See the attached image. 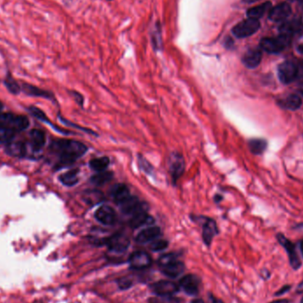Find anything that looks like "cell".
<instances>
[{"label": "cell", "mask_w": 303, "mask_h": 303, "mask_svg": "<svg viewBox=\"0 0 303 303\" xmlns=\"http://www.w3.org/2000/svg\"><path fill=\"white\" fill-rule=\"evenodd\" d=\"M51 148L60 161V165H70L86 154L87 147L81 142L69 139H60L51 144Z\"/></svg>", "instance_id": "obj_1"}, {"label": "cell", "mask_w": 303, "mask_h": 303, "mask_svg": "<svg viewBox=\"0 0 303 303\" xmlns=\"http://www.w3.org/2000/svg\"><path fill=\"white\" fill-rule=\"evenodd\" d=\"M276 238H277L278 243L280 244V246L285 249L286 252L291 268L294 270H298L301 269L303 266V262L300 259L295 244L292 242L290 239H287L283 233H278Z\"/></svg>", "instance_id": "obj_2"}, {"label": "cell", "mask_w": 303, "mask_h": 303, "mask_svg": "<svg viewBox=\"0 0 303 303\" xmlns=\"http://www.w3.org/2000/svg\"><path fill=\"white\" fill-rule=\"evenodd\" d=\"M260 27L259 20L248 18L247 20H244L242 22H239L237 25H235L232 28L231 32L238 39H245L257 33Z\"/></svg>", "instance_id": "obj_3"}, {"label": "cell", "mask_w": 303, "mask_h": 303, "mask_svg": "<svg viewBox=\"0 0 303 303\" xmlns=\"http://www.w3.org/2000/svg\"><path fill=\"white\" fill-rule=\"evenodd\" d=\"M291 39L283 36L278 38H264L260 40V48L269 53H278L290 43Z\"/></svg>", "instance_id": "obj_4"}, {"label": "cell", "mask_w": 303, "mask_h": 303, "mask_svg": "<svg viewBox=\"0 0 303 303\" xmlns=\"http://www.w3.org/2000/svg\"><path fill=\"white\" fill-rule=\"evenodd\" d=\"M278 76L282 84L289 85L299 77L298 67L291 61H285L278 66Z\"/></svg>", "instance_id": "obj_5"}, {"label": "cell", "mask_w": 303, "mask_h": 303, "mask_svg": "<svg viewBox=\"0 0 303 303\" xmlns=\"http://www.w3.org/2000/svg\"><path fill=\"white\" fill-rule=\"evenodd\" d=\"M170 172L173 183L175 184L176 181L183 175L185 169L184 159L179 153H172L170 157Z\"/></svg>", "instance_id": "obj_6"}, {"label": "cell", "mask_w": 303, "mask_h": 303, "mask_svg": "<svg viewBox=\"0 0 303 303\" xmlns=\"http://www.w3.org/2000/svg\"><path fill=\"white\" fill-rule=\"evenodd\" d=\"M105 244L108 249L114 253H124L128 249L130 239L127 236L122 233H116L106 239Z\"/></svg>", "instance_id": "obj_7"}, {"label": "cell", "mask_w": 303, "mask_h": 303, "mask_svg": "<svg viewBox=\"0 0 303 303\" xmlns=\"http://www.w3.org/2000/svg\"><path fill=\"white\" fill-rule=\"evenodd\" d=\"M129 263L131 269H144L148 268L152 264V259L147 253L144 251H137L130 255Z\"/></svg>", "instance_id": "obj_8"}, {"label": "cell", "mask_w": 303, "mask_h": 303, "mask_svg": "<svg viewBox=\"0 0 303 303\" xmlns=\"http://www.w3.org/2000/svg\"><path fill=\"white\" fill-rule=\"evenodd\" d=\"M151 288L154 294L159 296H170L175 295V293H177L179 290V287L176 284L167 280L155 282L152 285Z\"/></svg>", "instance_id": "obj_9"}, {"label": "cell", "mask_w": 303, "mask_h": 303, "mask_svg": "<svg viewBox=\"0 0 303 303\" xmlns=\"http://www.w3.org/2000/svg\"><path fill=\"white\" fill-rule=\"evenodd\" d=\"M121 210L125 215L132 216L140 210H148V204L145 202H141L136 197L130 196L128 200L121 204Z\"/></svg>", "instance_id": "obj_10"}, {"label": "cell", "mask_w": 303, "mask_h": 303, "mask_svg": "<svg viewBox=\"0 0 303 303\" xmlns=\"http://www.w3.org/2000/svg\"><path fill=\"white\" fill-rule=\"evenodd\" d=\"M201 286V279L195 275H187L180 280L179 286L189 295H196Z\"/></svg>", "instance_id": "obj_11"}, {"label": "cell", "mask_w": 303, "mask_h": 303, "mask_svg": "<svg viewBox=\"0 0 303 303\" xmlns=\"http://www.w3.org/2000/svg\"><path fill=\"white\" fill-rule=\"evenodd\" d=\"M262 52L260 48H251L245 52L242 57V63L248 69H256L261 61Z\"/></svg>", "instance_id": "obj_12"}, {"label": "cell", "mask_w": 303, "mask_h": 303, "mask_svg": "<svg viewBox=\"0 0 303 303\" xmlns=\"http://www.w3.org/2000/svg\"><path fill=\"white\" fill-rule=\"evenodd\" d=\"M95 218L104 225H113L116 222V212L108 206H102L95 212Z\"/></svg>", "instance_id": "obj_13"}, {"label": "cell", "mask_w": 303, "mask_h": 303, "mask_svg": "<svg viewBox=\"0 0 303 303\" xmlns=\"http://www.w3.org/2000/svg\"><path fill=\"white\" fill-rule=\"evenodd\" d=\"M292 8L288 3H281L270 10L269 21L273 22H284L290 16Z\"/></svg>", "instance_id": "obj_14"}, {"label": "cell", "mask_w": 303, "mask_h": 303, "mask_svg": "<svg viewBox=\"0 0 303 303\" xmlns=\"http://www.w3.org/2000/svg\"><path fill=\"white\" fill-rule=\"evenodd\" d=\"M218 233L216 222L213 219L205 218V221L202 223V238L207 246H210L214 237Z\"/></svg>", "instance_id": "obj_15"}, {"label": "cell", "mask_w": 303, "mask_h": 303, "mask_svg": "<svg viewBox=\"0 0 303 303\" xmlns=\"http://www.w3.org/2000/svg\"><path fill=\"white\" fill-rule=\"evenodd\" d=\"M148 210H140L137 213L134 214L131 216V218L130 220V226L133 229H137L141 226H144L146 224H152L154 223V218L151 217L147 214Z\"/></svg>", "instance_id": "obj_16"}, {"label": "cell", "mask_w": 303, "mask_h": 303, "mask_svg": "<svg viewBox=\"0 0 303 303\" xmlns=\"http://www.w3.org/2000/svg\"><path fill=\"white\" fill-rule=\"evenodd\" d=\"M162 235V231L159 227L151 226L146 228L145 230L141 231L136 237V241L137 243L145 244L154 241L158 239Z\"/></svg>", "instance_id": "obj_17"}, {"label": "cell", "mask_w": 303, "mask_h": 303, "mask_svg": "<svg viewBox=\"0 0 303 303\" xmlns=\"http://www.w3.org/2000/svg\"><path fill=\"white\" fill-rule=\"evenodd\" d=\"M162 268V271L169 278H177L181 274L183 273L185 269V266L182 261L176 260H172L168 264L164 265Z\"/></svg>", "instance_id": "obj_18"}, {"label": "cell", "mask_w": 303, "mask_h": 303, "mask_svg": "<svg viewBox=\"0 0 303 303\" xmlns=\"http://www.w3.org/2000/svg\"><path fill=\"white\" fill-rule=\"evenodd\" d=\"M110 193H111L113 200L119 205L123 204L124 201H127L130 197V189L126 184H116L114 187L112 188Z\"/></svg>", "instance_id": "obj_19"}, {"label": "cell", "mask_w": 303, "mask_h": 303, "mask_svg": "<svg viewBox=\"0 0 303 303\" xmlns=\"http://www.w3.org/2000/svg\"><path fill=\"white\" fill-rule=\"evenodd\" d=\"M300 29H301V22L298 20H292L283 23L279 28V32L280 36L291 39L294 35L299 32Z\"/></svg>", "instance_id": "obj_20"}, {"label": "cell", "mask_w": 303, "mask_h": 303, "mask_svg": "<svg viewBox=\"0 0 303 303\" xmlns=\"http://www.w3.org/2000/svg\"><path fill=\"white\" fill-rule=\"evenodd\" d=\"M30 144L34 151L42 149L45 145V134L40 130H32L30 131Z\"/></svg>", "instance_id": "obj_21"}, {"label": "cell", "mask_w": 303, "mask_h": 303, "mask_svg": "<svg viewBox=\"0 0 303 303\" xmlns=\"http://www.w3.org/2000/svg\"><path fill=\"white\" fill-rule=\"evenodd\" d=\"M280 105H281L282 107H284L286 109L295 111V110H297V109H299L300 107H302L303 100L298 95L291 94L280 101Z\"/></svg>", "instance_id": "obj_22"}, {"label": "cell", "mask_w": 303, "mask_h": 303, "mask_svg": "<svg viewBox=\"0 0 303 303\" xmlns=\"http://www.w3.org/2000/svg\"><path fill=\"white\" fill-rule=\"evenodd\" d=\"M152 44L155 51H159L163 48V37H162V27L160 22H156L151 31Z\"/></svg>", "instance_id": "obj_23"}, {"label": "cell", "mask_w": 303, "mask_h": 303, "mask_svg": "<svg viewBox=\"0 0 303 303\" xmlns=\"http://www.w3.org/2000/svg\"><path fill=\"white\" fill-rule=\"evenodd\" d=\"M270 6H271V4L269 2H265L263 4H259L257 6L248 9L247 15H248V18L259 20L260 17H262L264 15L265 13H267L269 11Z\"/></svg>", "instance_id": "obj_24"}, {"label": "cell", "mask_w": 303, "mask_h": 303, "mask_svg": "<svg viewBox=\"0 0 303 303\" xmlns=\"http://www.w3.org/2000/svg\"><path fill=\"white\" fill-rule=\"evenodd\" d=\"M78 173H79V170H77V169L71 170V171H68L64 174L60 175L59 179L66 186H74L79 181Z\"/></svg>", "instance_id": "obj_25"}, {"label": "cell", "mask_w": 303, "mask_h": 303, "mask_svg": "<svg viewBox=\"0 0 303 303\" xmlns=\"http://www.w3.org/2000/svg\"><path fill=\"white\" fill-rule=\"evenodd\" d=\"M267 145V141L262 138H253L248 141V148L254 154H263Z\"/></svg>", "instance_id": "obj_26"}, {"label": "cell", "mask_w": 303, "mask_h": 303, "mask_svg": "<svg viewBox=\"0 0 303 303\" xmlns=\"http://www.w3.org/2000/svg\"><path fill=\"white\" fill-rule=\"evenodd\" d=\"M110 163V160L107 157H99V158H94L90 160L89 165L92 171L96 172H101L105 171L107 169V167Z\"/></svg>", "instance_id": "obj_27"}, {"label": "cell", "mask_w": 303, "mask_h": 303, "mask_svg": "<svg viewBox=\"0 0 303 303\" xmlns=\"http://www.w3.org/2000/svg\"><path fill=\"white\" fill-rule=\"evenodd\" d=\"M6 151L14 157H23L26 154L25 145L22 142H14L9 144Z\"/></svg>", "instance_id": "obj_28"}, {"label": "cell", "mask_w": 303, "mask_h": 303, "mask_svg": "<svg viewBox=\"0 0 303 303\" xmlns=\"http://www.w3.org/2000/svg\"><path fill=\"white\" fill-rule=\"evenodd\" d=\"M113 173L108 172V171H101L98 172L97 174H95L93 176H91L90 182L95 185H103V184H107V182H109L113 178Z\"/></svg>", "instance_id": "obj_29"}, {"label": "cell", "mask_w": 303, "mask_h": 303, "mask_svg": "<svg viewBox=\"0 0 303 303\" xmlns=\"http://www.w3.org/2000/svg\"><path fill=\"white\" fill-rule=\"evenodd\" d=\"M30 122L25 116H14L13 123L11 125V130L13 131H22L29 127Z\"/></svg>", "instance_id": "obj_30"}, {"label": "cell", "mask_w": 303, "mask_h": 303, "mask_svg": "<svg viewBox=\"0 0 303 303\" xmlns=\"http://www.w3.org/2000/svg\"><path fill=\"white\" fill-rule=\"evenodd\" d=\"M22 89L25 91L26 93L33 95V96H39V97H44V98H50V95L46 91L43 90H40L38 87L30 86L24 84L22 86Z\"/></svg>", "instance_id": "obj_31"}, {"label": "cell", "mask_w": 303, "mask_h": 303, "mask_svg": "<svg viewBox=\"0 0 303 303\" xmlns=\"http://www.w3.org/2000/svg\"><path fill=\"white\" fill-rule=\"evenodd\" d=\"M14 131L7 127L0 126V143H9L13 140Z\"/></svg>", "instance_id": "obj_32"}, {"label": "cell", "mask_w": 303, "mask_h": 303, "mask_svg": "<svg viewBox=\"0 0 303 303\" xmlns=\"http://www.w3.org/2000/svg\"><path fill=\"white\" fill-rule=\"evenodd\" d=\"M169 246V242L165 239H155L150 245V249L154 252H159L166 249Z\"/></svg>", "instance_id": "obj_33"}, {"label": "cell", "mask_w": 303, "mask_h": 303, "mask_svg": "<svg viewBox=\"0 0 303 303\" xmlns=\"http://www.w3.org/2000/svg\"><path fill=\"white\" fill-rule=\"evenodd\" d=\"M4 85L6 86V88L8 89L9 91L13 94H18L21 90V87L18 85L17 82L11 77H6V79L4 81Z\"/></svg>", "instance_id": "obj_34"}, {"label": "cell", "mask_w": 303, "mask_h": 303, "mask_svg": "<svg viewBox=\"0 0 303 303\" xmlns=\"http://www.w3.org/2000/svg\"><path fill=\"white\" fill-rule=\"evenodd\" d=\"M138 165L140 167L141 170L145 172L146 174H152L153 167L148 163V161L145 157H143L141 155H138Z\"/></svg>", "instance_id": "obj_35"}, {"label": "cell", "mask_w": 303, "mask_h": 303, "mask_svg": "<svg viewBox=\"0 0 303 303\" xmlns=\"http://www.w3.org/2000/svg\"><path fill=\"white\" fill-rule=\"evenodd\" d=\"M176 259H177V256L175 254H167L159 258L158 264L160 265V267H163L164 265L168 264L169 262L176 260Z\"/></svg>", "instance_id": "obj_36"}, {"label": "cell", "mask_w": 303, "mask_h": 303, "mask_svg": "<svg viewBox=\"0 0 303 303\" xmlns=\"http://www.w3.org/2000/svg\"><path fill=\"white\" fill-rule=\"evenodd\" d=\"M30 112L33 114V116H36L39 120L43 121V122H46L47 124H51V123L47 120L46 116L41 110H39V108H37V107H30Z\"/></svg>", "instance_id": "obj_37"}, {"label": "cell", "mask_w": 303, "mask_h": 303, "mask_svg": "<svg viewBox=\"0 0 303 303\" xmlns=\"http://www.w3.org/2000/svg\"><path fill=\"white\" fill-rule=\"evenodd\" d=\"M292 288H293L292 285H288V284L287 285H284L276 293H274L273 295L275 297H280V296H283V295H286L287 293H289Z\"/></svg>", "instance_id": "obj_38"}, {"label": "cell", "mask_w": 303, "mask_h": 303, "mask_svg": "<svg viewBox=\"0 0 303 303\" xmlns=\"http://www.w3.org/2000/svg\"><path fill=\"white\" fill-rule=\"evenodd\" d=\"M295 49L301 54H303V33L297 37L296 41H295Z\"/></svg>", "instance_id": "obj_39"}, {"label": "cell", "mask_w": 303, "mask_h": 303, "mask_svg": "<svg viewBox=\"0 0 303 303\" xmlns=\"http://www.w3.org/2000/svg\"><path fill=\"white\" fill-rule=\"evenodd\" d=\"M118 284H119L120 288L127 289L130 286H131V281L128 278H124L120 279Z\"/></svg>", "instance_id": "obj_40"}, {"label": "cell", "mask_w": 303, "mask_h": 303, "mask_svg": "<svg viewBox=\"0 0 303 303\" xmlns=\"http://www.w3.org/2000/svg\"><path fill=\"white\" fill-rule=\"evenodd\" d=\"M260 278H262V279L268 280L269 278H270L271 272L268 269H262L260 270Z\"/></svg>", "instance_id": "obj_41"}, {"label": "cell", "mask_w": 303, "mask_h": 303, "mask_svg": "<svg viewBox=\"0 0 303 303\" xmlns=\"http://www.w3.org/2000/svg\"><path fill=\"white\" fill-rule=\"evenodd\" d=\"M295 293H296L297 295H302V294H303V280L301 282L299 285L297 286V287H296Z\"/></svg>", "instance_id": "obj_42"}, {"label": "cell", "mask_w": 303, "mask_h": 303, "mask_svg": "<svg viewBox=\"0 0 303 303\" xmlns=\"http://www.w3.org/2000/svg\"><path fill=\"white\" fill-rule=\"evenodd\" d=\"M269 303H291V301L289 299H278L271 301Z\"/></svg>", "instance_id": "obj_43"}, {"label": "cell", "mask_w": 303, "mask_h": 303, "mask_svg": "<svg viewBox=\"0 0 303 303\" xmlns=\"http://www.w3.org/2000/svg\"><path fill=\"white\" fill-rule=\"evenodd\" d=\"M212 303H224L222 302V300L216 299V298H215V297H213V298H212Z\"/></svg>", "instance_id": "obj_44"}, {"label": "cell", "mask_w": 303, "mask_h": 303, "mask_svg": "<svg viewBox=\"0 0 303 303\" xmlns=\"http://www.w3.org/2000/svg\"><path fill=\"white\" fill-rule=\"evenodd\" d=\"M300 250H301V253H302V255H303V240H301L299 243Z\"/></svg>", "instance_id": "obj_45"}, {"label": "cell", "mask_w": 303, "mask_h": 303, "mask_svg": "<svg viewBox=\"0 0 303 303\" xmlns=\"http://www.w3.org/2000/svg\"><path fill=\"white\" fill-rule=\"evenodd\" d=\"M298 70H299V75L301 74V75H302V76L303 77V62L302 63V65H301L300 69L298 68Z\"/></svg>", "instance_id": "obj_46"}, {"label": "cell", "mask_w": 303, "mask_h": 303, "mask_svg": "<svg viewBox=\"0 0 303 303\" xmlns=\"http://www.w3.org/2000/svg\"><path fill=\"white\" fill-rule=\"evenodd\" d=\"M192 303H205L201 299H196L194 300V301H192Z\"/></svg>", "instance_id": "obj_47"}, {"label": "cell", "mask_w": 303, "mask_h": 303, "mask_svg": "<svg viewBox=\"0 0 303 303\" xmlns=\"http://www.w3.org/2000/svg\"><path fill=\"white\" fill-rule=\"evenodd\" d=\"M295 228L298 229V230H302V231H303V223H300L298 225H296Z\"/></svg>", "instance_id": "obj_48"}, {"label": "cell", "mask_w": 303, "mask_h": 303, "mask_svg": "<svg viewBox=\"0 0 303 303\" xmlns=\"http://www.w3.org/2000/svg\"><path fill=\"white\" fill-rule=\"evenodd\" d=\"M243 1L246 3H253V2H256L257 0H243Z\"/></svg>", "instance_id": "obj_49"}, {"label": "cell", "mask_w": 303, "mask_h": 303, "mask_svg": "<svg viewBox=\"0 0 303 303\" xmlns=\"http://www.w3.org/2000/svg\"><path fill=\"white\" fill-rule=\"evenodd\" d=\"M2 109H3V104L0 102V112L2 111Z\"/></svg>", "instance_id": "obj_50"}, {"label": "cell", "mask_w": 303, "mask_h": 303, "mask_svg": "<svg viewBox=\"0 0 303 303\" xmlns=\"http://www.w3.org/2000/svg\"><path fill=\"white\" fill-rule=\"evenodd\" d=\"M299 1L300 4H301V5H302V6L303 7V0H299Z\"/></svg>", "instance_id": "obj_51"}, {"label": "cell", "mask_w": 303, "mask_h": 303, "mask_svg": "<svg viewBox=\"0 0 303 303\" xmlns=\"http://www.w3.org/2000/svg\"><path fill=\"white\" fill-rule=\"evenodd\" d=\"M300 303H303V296L302 297V299L300 301Z\"/></svg>", "instance_id": "obj_52"}, {"label": "cell", "mask_w": 303, "mask_h": 303, "mask_svg": "<svg viewBox=\"0 0 303 303\" xmlns=\"http://www.w3.org/2000/svg\"><path fill=\"white\" fill-rule=\"evenodd\" d=\"M291 1H295V0H291Z\"/></svg>", "instance_id": "obj_53"}, {"label": "cell", "mask_w": 303, "mask_h": 303, "mask_svg": "<svg viewBox=\"0 0 303 303\" xmlns=\"http://www.w3.org/2000/svg\"><path fill=\"white\" fill-rule=\"evenodd\" d=\"M108 1H112V0H108Z\"/></svg>", "instance_id": "obj_54"}]
</instances>
